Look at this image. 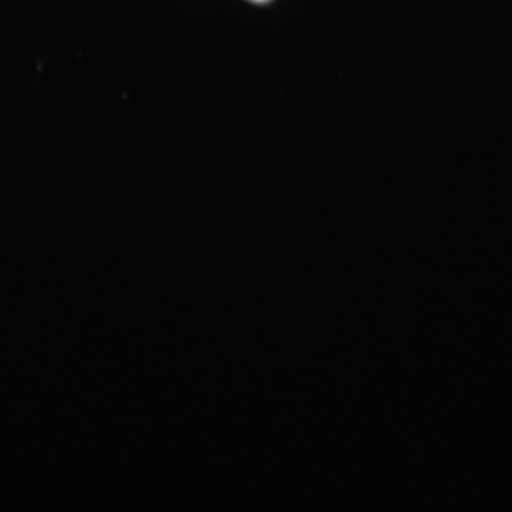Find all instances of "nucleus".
Here are the masks:
<instances>
[{
	"instance_id": "f257e3e1",
	"label": "nucleus",
	"mask_w": 512,
	"mask_h": 512,
	"mask_svg": "<svg viewBox=\"0 0 512 512\" xmlns=\"http://www.w3.org/2000/svg\"><path fill=\"white\" fill-rule=\"evenodd\" d=\"M255 3H267L270 2V0H253Z\"/></svg>"
}]
</instances>
